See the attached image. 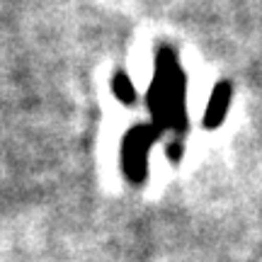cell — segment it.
<instances>
[{
  "label": "cell",
  "instance_id": "6da1fadb",
  "mask_svg": "<svg viewBox=\"0 0 262 262\" xmlns=\"http://www.w3.org/2000/svg\"><path fill=\"white\" fill-rule=\"evenodd\" d=\"M153 139V134L148 131V126L139 124L136 129L131 131L126 141H124V168L129 170L131 180H141L143 178V170H146V156H148V143Z\"/></svg>",
  "mask_w": 262,
  "mask_h": 262
},
{
  "label": "cell",
  "instance_id": "7a4b0ae2",
  "mask_svg": "<svg viewBox=\"0 0 262 262\" xmlns=\"http://www.w3.org/2000/svg\"><path fill=\"white\" fill-rule=\"evenodd\" d=\"M231 83H219L211 93V100H209V110H206V117H204V124L209 129H216L219 124L226 119L228 114V107H231Z\"/></svg>",
  "mask_w": 262,
  "mask_h": 262
},
{
  "label": "cell",
  "instance_id": "3957f363",
  "mask_svg": "<svg viewBox=\"0 0 262 262\" xmlns=\"http://www.w3.org/2000/svg\"><path fill=\"white\" fill-rule=\"evenodd\" d=\"M114 93L119 95L122 102H134V85L124 73H119L114 78Z\"/></svg>",
  "mask_w": 262,
  "mask_h": 262
}]
</instances>
